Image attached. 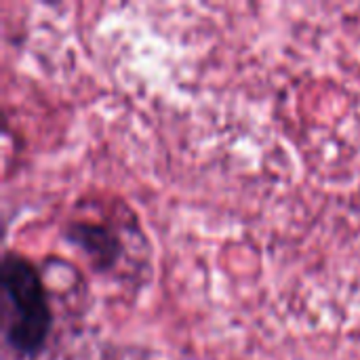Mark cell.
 <instances>
[{
  "label": "cell",
  "mask_w": 360,
  "mask_h": 360,
  "mask_svg": "<svg viewBox=\"0 0 360 360\" xmlns=\"http://www.w3.org/2000/svg\"><path fill=\"white\" fill-rule=\"evenodd\" d=\"M4 308V342L19 359H36L51 335L53 312L40 272L15 251H6L0 264Z\"/></svg>",
  "instance_id": "1"
},
{
  "label": "cell",
  "mask_w": 360,
  "mask_h": 360,
  "mask_svg": "<svg viewBox=\"0 0 360 360\" xmlns=\"http://www.w3.org/2000/svg\"><path fill=\"white\" fill-rule=\"evenodd\" d=\"M65 240L80 249L99 272L112 270L122 253L120 236L99 221H72L65 230Z\"/></svg>",
  "instance_id": "2"
}]
</instances>
